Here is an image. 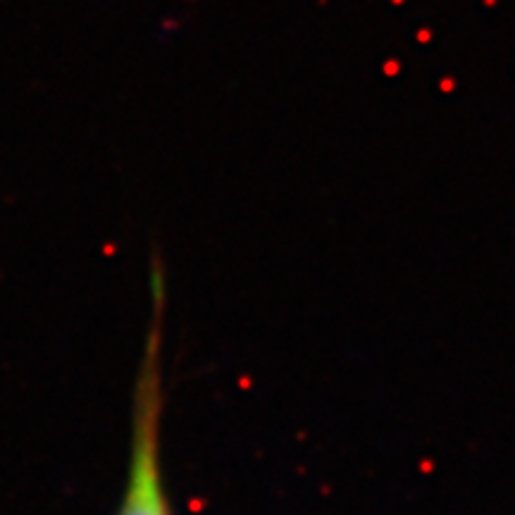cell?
Returning a JSON list of instances; mask_svg holds the SVG:
<instances>
[{"mask_svg":"<svg viewBox=\"0 0 515 515\" xmlns=\"http://www.w3.org/2000/svg\"><path fill=\"white\" fill-rule=\"evenodd\" d=\"M165 270L155 253L150 262V320L134 377L132 444L127 480L115 515H175L162 473L165 415Z\"/></svg>","mask_w":515,"mask_h":515,"instance_id":"1","label":"cell"}]
</instances>
